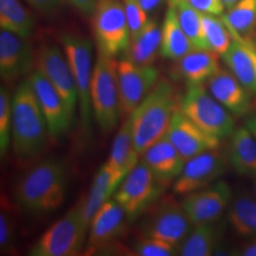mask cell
Listing matches in <instances>:
<instances>
[{
	"instance_id": "cell-8",
	"label": "cell",
	"mask_w": 256,
	"mask_h": 256,
	"mask_svg": "<svg viewBox=\"0 0 256 256\" xmlns=\"http://www.w3.org/2000/svg\"><path fill=\"white\" fill-rule=\"evenodd\" d=\"M60 40L78 90V111L81 128L84 135L88 136L92 131L93 119L90 100V86L94 68V66H92V42L86 37L74 34H64L61 36Z\"/></svg>"
},
{
	"instance_id": "cell-43",
	"label": "cell",
	"mask_w": 256,
	"mask_h": 256,
	"mask_svg": "<svg viewBox=\"0 0 256 256\" xmlns=\"http://www.w3.org/2000/svg\"><path fill=\"white\" fill-rule=\"evenodd\" d=\"M244 126L247 128L248 130L250 132V134L256 140V112L250 113L248 115Z\"/></svg>"
},
{
	"instance_id": "cell-15",
	"label": "cell",
	"mask_w": 256,
	"mask_h": 256,
	"mask_svg": "<svg viewBox=\"0 0 256 256\" xmlns=\"http://www.w3.org/2000/svg\"><path fill=\"white\" fill-rule=\"evenodd\" d=\"M28 79L46 119L50 140L56 142L68 134L74 120L63 98L44 74L36 68L30 74Z\"/></svg>"
},
{
	"instance_id": "cell-26",
	"label": "cell",
	"mask_w": 256,
	"mask_h": 256,
	"mask_svg": "<svg viewBox=\"0 0 256 256\" xmlns=\"http://www.w3.org/2000/svg\"><path fill=\"white\" fill-rule=\"evenodd\" d=\"M194 225L188 236L180 246L178 254L182 256H214L223 238L224 227L221 222Z\"/></svg>"
},
{
	"instance_id": "cell-25",
	"label": "cell",
	"mask_w": 256,
	"mask_h": 256,
	"mask_svg": "<svg viewBox=\"0 0 256 256\" xmlns=\"http://www.w3.org/2000/svg\"><path fill=\"white\" fill-rule=\"evenodd\" d=\"M228 162L241 176L256 178V140L245 126L236 128L230 137Z\"/></svg>"
},
{
	"instance_id": "cell-6",
	"label": "cell",
	"mask_w": 256,
	"mask_h": 256,
	"mask_svg": "<svg viewBox=\"0 0 256 256\" xmlns=\"http://www.w3.org/2000/svg\"><path fill=\"white\" fill-rule=\"evenodd\" d=\"M180 108L205 133L221 140L236 129L234 115L210 94L205 84H187Z\"/></svg>"
},
{
	"instance_id": "cell-19",
	"label": "cell",
	"mask_w": 256,
	"mask_h": 256,
	"mask_svg": "<svg viewBox=\"0 0 256 256\" xmlns=\"http://www.w3.org/2000/svg\"><path fill=\"white\" fill-rule=\"evenodd\" d=\"M207 88L234 116L248 115L252 108V93L239 82L229 68H220L207 82Z\"/></svg>"
},
{
	"instance_id": "cell-11",
	"label": "cell",
	"mask_w": 256,
	"mask_h": 256,
	"mask_svg": "<svg viewBox=\"0 0 256 256\" xmlns=\"http://www.w3.org/2000/svg\"><path fill=\"white\" fill-rule=\"evenodd\" d=\"M160 79L154 64H138L122 57L118 61L122 120L126 119Z\"/></svg>"
},
{
	"instance_id": "cell-2",
	"label": "cell",
	"mask_w": 256,
	"mask_h": 256,
	"mask_svg": "<svg viewBox=\"0 0 256 256\" xmlns=\"http://www.w3.org/2000/svg\"><path fill=\"white\" fill-rule=\"evenodd\" d=\"M50 140L46 119L30 79L19 82L12 94L10 146L19 162L32 164Z\"/></svg>"
},
{
	"instance_id": "cell-9",
	"label": "cell",
	"mask_w": 256,
	"mask_h": 256,
	"mask_svg": "<svg viewBox=\"0 0 256 256\" xmlns=\"http://www.w3.org/2000/svg\"><path fill=\"white\" fill-rule=\"evenodd\" d=\"M92 18L98 52L114 58L124 54L131 34L122 0H97Z\"/></svg>"
},
{
	"instance_id": "cell-23",
	"label": "cell",
	"mask_w": 256,
	"mask_h": 256,
	"mask_svg": "<svg viewBox=\"0 0 256 256\" xmlns=\"http://www.w3.org/2000/svg\"><path fill=\"white\" fill-rule=\"evenodd\" d=\"M122 180L106 162L98 169L94 176L90 192L86 200L81 202L82 214L88 225L102 206L113 198Z\"/></svg>"
},
{
	"instance_id": "cell-28",
	"label": "cell",
	"mask_w": 256,
	"mask_h": 256,
	"mask_svg": "<svg viewBox=\"0 0 256 256\" xmlns=\"http://www.w3.org/2000/svg\"><path fill=\"white\" fill-rule=\"evenodd\" d=\"M228 223L234 232L244 239L256 236V198L250 192H240L230 204Z\"/></svg>"
},
{
	"instance_id": "cell-10",
	"label": "cell",
	"mask_w": 256,
	"mask_h": 256,
	"mask_svg": "<svg viewBox=\"0 0 256 256\" xmlns=\"http://www.w3.org/2000/svg\"><path fill=\"white\" fill-rule=\"evenodd\" d=\"M152 171L140 160L120 184L113 198L124 208L128 221L134 222L158 200L165 191Z\"/></svg>"
},
{
	"instance_id": "cell-1",
	"label": "cell",
	"mask_w": 256,
	"mask_h": 256,
	"mask_svg": "<svg viewBox=\"0 0 256 256\" xmlns=\"http://www.w3.org/2000/svg\"><path fill=\"white\" fill-rule=\"evenodd\" d=\"M68 169L63 160L48 158L32 164L14 188L20 209L32 214H46L64 203L68 187Z\"/></svg>"
},
{
	"instance_id": "cell-44",
	"label": "cell",
	"mask_w": 256,
	"mask_h": 256,
	"mask_svg": "<svg viewBox=\"0 0 256 256\" xmlns=\"http://www.w3.org/2000/svg\"><path fill=\"white\" fill-rule=\"evenodd\" d=\"M239 0H222L225 8L227 10L230 9L232 7H234Z\"/></svg>"
},
{
	"instance_id": "cell-37",
	"label": "cell",
	"mask_w": 256,
	"mask_h": 256,
	"mask_svg": "<svg viewBox=\"0 0 256 256\" xmlns=\"http://www.w3.org/2000/svg\"><path fill=\"white\" fill-rule=\"evenodd\" d=\"M122 2L124 4L132 39L142 30L150 19L147 16L148 12L138 3L137 0H122Z\"/></svg>"
},
{
	"instance_id": "cell-3",
	"label": "cell",
	"mask_w": 256,
	"mask_h": 256,
	"mask_svg": "<svg viewBox=\"0 0 256 256\" xmlns=\"http://www.w3.org/2000/svg\"><path fill=\"white\" fill-rule=\"evenodd\" d=\"M178 93L166 78H160L129 116L135 147L142 154L166 136L174 112L180 106Z\"/></svg>"
},
{
	"instance_id": "cell-7",
	"label": "cell",
	"mask_w": 256,
	"mask_h": 256,
	"mask_svg": "<svg viewBox=\"0 0 256 256\" xmlns=\"http://www.w3.org/2000/svg\"><path fill=\"white\" fill-rule=\"evenodd\" d=\"M138 221L140 234L160 239L178 247L194 227L182 202L176 200L171 196H162Z\"/></svg>"
},
{
	"instance_id": "cell-42",
	"label": "cell",
	"mask_w": 256,
	"mask_h": 256,
	"mask_svg": "<svg viewBox=\"0 0 256 256\" xmlns=\"http://www.w3.org/2000/svg\"><path fill=\"white\" fill-rule=\"evenodd\" d=\"M239 254L243 256H256V236L248 240L247 244L241 248Z\"/></svg>"
},
{
	"instance_id": "cell-36",
	"label": "cell",
	"mask_w": 256,
	"mask_h": 256,
	"mask_svg": "<svg viewBox=\"0 0 256 256\" xmlns=\"http://www.w3.org/2000/svg\"><path fill=\"white\" fill-rule=\"evenodd\" d=\"M16 242V224L12 212L8 210L6 202L1 200L0 212V252L1 254H10Z\"/></svg>"
},
{
	"instance_id": "cell-22",
	"label": "cell",
	"mask_w": 256,
	"mask_h": 256,
	"mask_svg": "<svg viewBox=\"0 0 256 256\" xmlns=\"http://www.w3.org/2000/svg\"><path fill=\"white\" fill-rule=\"evenodd\" d=\"M220 55L207 50H194L176 62V74L187 84L208 82L220 68Z\"/></svg>"
},
{
	"instance_id": "cell-27",
	"label": "cell",
	"mask_w": 256,
	"mask_h": 256,
	"mask_svg": "<svg viewBox=\"0 0 256 256\" xmlns=\"http://www.w3.org/2000/svg\"><path fill=\"white\" fill-rule=\"evenodd\" d=\"M194 50L191 40L180 24L176 10L169 5L162 27L160 55L166 59L178 61Z\"/></svg>"
},
{
	"instance_id": "cell-45",
	"label": "cell",
	"mask_w": 256,
	"mask_h": 256,
	"mask_svg": "<svg viewBox=\"0 0 256 256\" xmlns=\"http://www.w3.org/2000/svg\"><path fill=\"white\" fill-rule=\"evenodd\" d=\"M254 196L256 198V178H254Z\"/></svg>"
},
{
	"instance_id": "cell-21",
	"label": "cell",
	"mask_w": 256,
	"mask_h": 256,
	"mask_svg": "<svg viewBox=\"0 0 256 256\" xmlns=\"http://www.w3.org/2000/svg\"><path fill=\"white\" fill-rule=\"evenodd\" d=\"M232 37V45L221 57L239 82L256 96V41L238 36Z\"/></svg>"
},
{
	"instance_id": "cell-34",
	"label": "cell",
	"mask_w": 256,
	"mask_h": 256,
	"mask_svg": "<svg viewBox=\"0 0 256 256\" xmlns=\"http://www.w3.org/2000/svg\"><path fill=\"white\" fill-rule=\"evenodd\" d=\"M12 94L6 86L0 88V156L5 158L12 142Z\"/></svg>"
},
{
	"instance_id": "cell-12",
	"label": "cell",
	"mask_w": 256,
	"mask_h": 256,
	"mask_svg": "<svg viewBox=\"0 0 256 256\" xmlns=\"http://www.w3.org/2000/svg\"><path fill=\"white\" fill-rule=\"evenodd\" d=\"M36 66L59 92L74 122L79 108V96L64 50L54 44L41 45L36 52Z\"/></svg>"
},
{
	"instance_id": "cell-41",
	"label": "cell",
	"mask_w": 256,
	"mask_h": 256,
	"mask_svg": "<svg viewBox=\"0 0 256 256\" xmlns=\"http://www.w3.org/2000/svg\"><path fill=\"white\" fill-rule=\"evenodd\" d=\"M137 1L138 3L149 14L158 9L164 0H137Z\"/></svg>"
},
{
	"instance_id": "cell-31",
	"label": "cell",
	"mask_w": 256,
	"mask_h": 256,
	"mask_svg": "<svg viewBox=\"0 0 256 256\" xmlns=\"http://www.w3.org/2000/svg\"><path fill=\"white\" fill-rule=\"evenodd\" d=\"M221 18L232 36L252 39L256 34V0H239Z\"/></svg>"
},
{
	"instance_id": "cell-38",
	"label": "cell",
	"mask_w": 256,
	"mask_h": 256,
	"mask_svg": "<svg viewBox=\"0 0 256 256\" xmlns=\"http://www.w3.org/2000/svg\"><path fill=\"white\" fill-rule=\"evenodd\" d=\"M202 14L221 16L226 10L222 0H186Z\"/></svg>"
},
{
	"instance_id": "cell-32",
	"label": "cell",
	"mask_w": 256,
	"mask_h": 256,
	"mask_svg": "<svg viewBox=\"0 0 256 256\" xmlns=\"http://www.w3.org/2000/svg\"><path fill=\"white\" fill-rule=\"evenodd\" d=\"M168 3L176 10L180 24L194 48L210 50L204 36L202 12L194 9L186 0H168Z\"/></svg>"
},
{
	"instance_id": "cell-20",
	"label": "cell",
	"mask_w": 256,
	"mask_h": 256,
	"mask_svg": "<svg viewBox=\"0 0 256 256\" xmlns=\"http://www.w3.org/2000/svg\"><path fill=\"white\" fill-rule=\"evenodd\" d=\"M144 162L152 171L156 180L167 188L173 184L182 171L186 160L164 136L142 154Z\"/></svg>"
},
{
	"instance_id": "cell-46",
	"label": "cell",
	"mask_w": 256,
	"mask_h": 256,
	"mask_svg": "<svg viewBox=\"0 0 256 256\" xmlns=\"http://www.w3.org/2000/svg\"></svg>"
},
{
	"instance_id": "cell-24",
	"label": "cell",
	"mask_w": 256,
	"mask_h": 256,
	"mask_svg": "<svg viewBox=\"0 0 256 256\" xmlns=\"http://www.w3.org/2000/svg\"><path fill=\"white\" fill-rule=\"evenodd\" d=\"M140 155L135 147L131 120L128 117L122 120V124L114 138L110 158L106 162L110 168L122 180L138 164Z\"/></svg>"
},
{
	"instance_id": "cell-17",
	"label": "cell",
	"mask_w": 256,
	"mask_h": 256,
	"mask_svg": "<svg viewBox=\"0 0 256 256\" xmlns=\"http://www.w3.org/2000/svg\"><path fill=\"white\" fill-rule=\"evenodd\" d=\"M36 54L28 38L6 30L0 32V76L6 82H14L32 72Z\"/></svg>"
},
{
	"instance_id": "cell-4",
	"label": "cell",
	"mask_w": 256,
	"mask_h": 256,
	"mask_svg": "<svg viewBox=\"0 0 256 256\" xmlns=\"http://www.w3.org/2000/svg\"><path fill=\"white\" fill-rule=\"evenodd\" d=\"M93 119L104 135L116 130L122 119L118 61L98 52L90 86Z\"/></svg>"
},
{
	"instance_id": "cell-35",
	"label": "cell",
	"mask_w": 256,
	"mask_h": 256,
	"mask_svg": "<svg viewBox=\"0 0 256 256\" xmlns=\"http://www.w3.org/2000/svg\"><path fill=\"white\" fill-rule=\"evenodd\" d=\"M180 247L156 238L140 234L132 244V254L138 256H174L178 254Z\"/></svg>"
},
{
	"instance_id": "cell-13",
	"label": "cell",
	"mask_w": 256,
	"mask_h": 256,
	"mask_svg": "<svg viewBox=\"0 0 256 256\" xmlns=\"http://www.w3.org/2000/svg\"><path fill=\"white\" fill-rule=\"evenodd\" d=\"M226 171L225 156L218 149L203 152L186 160L173 183V192L184 196L220 180Z\"/></svg>"
},
{
	"instance_id": "cell-18",
	"label": "cell",
	"mask_w": 256,
	"mask_h": 256,
	"mask_svg": "<svg viewBox=\"0 0 256 256\" xmlns=\"http://www.w3.org/2000/svg\"><path fill=\"white\" fill-rule=\"evenodd\" d=\"M166 137L185 160L203 152L218 149L221 144V140L205 133L183 113L180 108L174 112Z\"/></svg>"
},
{
	"instance_id": "cell-5",
	"label": "cell",
	"mask_w": 256,
	"mask_h": 256,
	"mask_svg": "<svg viewBox=\"0 0 256 256\" xmlns=\"http://www.w3.org/2000/svg\"><path fill=\"white\" fill-rule=\"evenodd\" d=\"M88 226L80 202L41 234L30 248L28 256H80L86 245Z\"/></svg>"
},
{
	"instance_id": "cell-14",
	"label": "cell",
	"mask_w": 256,
	"mask_h": 256,
	"mask_svg": "<svg viewBox=\"0 0 256 256\" xmlns=\"http://www.w3.org/2000/svg\"><path fill=\"white\" fill-rule=\"evenodd\" d=\"M232 200L230 186L220 180L210 186L184 196L182 205L194 226L220 220Z\"/></svg>"
},
{
	"instance_id": "cell-39",
	"label": "cell",
	"mask_w": 256,
	"mask_h": 256,
	"mask_svg": "<svg viewBox=\"0 0 256 256\" xmlns=\"http://www.w3.org/2000/svg\"><path fill=\"white\" fill-rule=\"evenodd\" d=\"M34 9L43 14H52L60 8L62 0H26Z\"/></svg>"
},
{
	"instance_id": "cell-33",
	"label": "cell",
	"mask_w": 256,
	"mask_h": 256,
	"mask_svg": "<svg viewBox=\"0 0 256 256\" xmlns=\"http://www.w3.org/2000/svg\"><path fill=\"white\" fill-rule=\"evenodd\" d=\"M204 36L209 50L222 56L227 52L232 37L221 16L202 14Z\"/></svg>"
},
{
	"instance_id": "cell-40",
	"label": "cell",
	"mask_w": 256,
	"mask_h": 256,
	"mask_svg": "<svg viewBox=\"0 0 256 256\" xmlns=\"http://www.w3.org/2000/svg\"><path fill=\"white\" fill-rule=\"evenodd\" d=\"M72 5H74L79 12L88 16H92L97 0H68Z\"/></svg>"
},
{
	"instance_id": "cell-29",
	"label": "cell",
	"mask_w": 256,
	"mask_h": 256,
	"mask_svg": "<svg viewBox=\"0 0 256 256\" xmlns=\"http://www.w3.org/2000/svg\"><path fill=\"white\" fill-rule=\"evenodd\" d=\"M162 43V28L158 22L150 19L146 26L131 39L124 57L138 64H154L160 54Z\"/></svg>"
},
{
	"instance_id": "cell-16",
	"label": "cell",
	"mask_w": 256,
	"mask_h": 256,
	"mask_svg": "<svg viewBox=\"0 0 256 256\" xmlns=\"http://www.w3.org/2000/svg\"><path fill=\"white\" fill-rule=\"evenodd\" d=\"M129 223L124 208L114 198L106 202L92 218L88 226L86 254L102 252L118 241Z\"/></svg>"
},
{
	"instance_id": "cell-30",
	"label": "cell",
	"mask_w": 256,
	"mask_h": 256,
	"mask_svg": "<svg viewBox=\"0 0 256 256\" xmlns=\"http://www.w3.org/2000/svg\"><path fill=\"white\" fill-rule=\"evenodd\" d=\"M0 27L28 38L34 30L36 20L20 0H0Z\"/></svg>"
}]
</instances>
